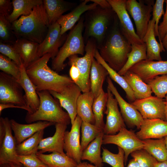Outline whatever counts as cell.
Wrapping results in <instances>:
<instances>
[{
    "instance_id": "ab89813d",
    "label": "cell",
    "mask_w": 167,
    "mask_h": 167,
    "mask_svg": "<svg viewBox=\"0 0 167 167\" xmlns=\"http://www.w3.org/2000/svg\"><path fill=\"white\" fill-rule=\"evenodd\" d=\"M146 83L150 87L156 96L163 99L167 94V74L157 76Z\"/></svg>"
},
{
    "instance_id": "cb8c5ba5",
    "label": "cell",
    "mask_w": 167,
    "mask_h": 167,
    "mask_svg": "<svg viewBox=\"0 0 167 167\" xmlns=\"http://www.w3.org/2000/svg\"><path fill=\"white\" fill-rule=\"evenodd\" d=\"M20 68L21 75L18 81L24 91V96L27 104L33 113L38 109L40 99L35 87L28 77L26 71V69L22 61Z\"/></svg>"
},
{
    "instance_id": "d6986e66",
    "label": "cell",
    "mask_w": 167,
    "mask_h": 167,
    "mask_svg": "<svg viewBox=\"0 0 167 167\" xmlns=\"http://www.w3.org/2000/svg\"><path fill=\"white\" fill-rule=\"evenodd\" d=\"M128 71L137 75L146 83L156 76L167 74V61L142 60Z\"/></svg>"
},
{
    "instance_id": "74e56055",
    "label": "cell",
    "mask_w": 167,
    "mask_h": 167,
    "mask_svg": "<svg viewBox=\"0 0 167 167\" xmlns=\"http://www.w3.org/2000/svg\"><path fill=\"white\" fill-rule=\"evenodd\" d=\"M108 97V93L103 90L99 96L94 98L92 105V111L94 115L95 125L103 130L105 126L104 121L105 113Z\"/></svg>"
},
{
    "instance_id": "f546056e",
    "label": "cell",
    "mask_w": 167,
    "mask_h": 167,
    "mask_svg": "<svg viewBox=\"0 0 167 167\" xmlns=\"http://www.w3.org/2000/svg\"><path fill=\"white\" fill-rule=\"evenodd\" d=\"M104 134L103 131L101 132L83 151L82 160L88 161L96 167H103L101 148Z\"/></svg>"
},
{
    "instance_id": "4dcf8cb0",
    "label": "cell",
    "mask_w": 167,
    "mask_h": 167,
    "mask_svg": "<svg viewBox=\"0 0 167 167\" xmlns=\"http://www.w3.org/2000/svg\"><path fill=\"white\" fill-rule=\"evenodd\" d=\"M38 158L48 167H76L78 164L66 154L57 152L45 154L37 152Z\"/></svg>"
},
{
    "instance_id": "2e32d148",
    "label": "cell",
    "mask_w": 167,
    "mask_h": 167,
    "mask_svg": "<svg viewBox=\"0 0 167 167\" xmlns=\"http://www.w3.org/2000/svg\"><path fill=\"white\" fill-rule=\"evenodd\" d=\"M82 120L77 115L70 131H66L64 135V150L66 154L78 164L81 162L82 151L80 140V131Z\"/></svg>"
},
{
    "instance_id": "836d02e7",
    "label": "cell",
    "mask_w": 167,
    "mask_h": 167,
    "mask_svg": "<svg viewBox=\"0 0 167 167\" xmlns=\"http://www.w3.org/2000/svg\"><path fill=\"white\" fill-rule=\"evenodd\" d=\"M147 60V47L145 43L132 44L131 50L128 55L126 63L118 73L123 76L135 65L141 61Z\"/></svg>"
},
{
    "instance_id": "8992f818",
    "label": "cell",
    "mask_w": 167,
    "mask_h": 167,
    "mask_svg": "<svg viewBox=\"0 0 167 167\" xmlns=\"http://www.w3.org/2000/svg\"><path fill=\"white\" fill-rule=\"evenodd\" d=\"M85 21V35L87 37L93 38L99 47L103 42L113 18V11L112 8L105 9L97 6L89 11Z\"/></svg>"
},
{
    "instance_id": "7c38bea8",
    "label": "cell",
    "mask_w": 167,
    "mask_h": 167,
    "mask_svg": "<svg viewBox=\"0 0 167 167\" xmlns=\"http://www.w3.org/2000/svg\"><path fill=\"white\" fill-rule=\"evenodd\" d=\"M131 104L139 111L144 119L165 120V101L163 99L151 96L136 100Z\"/></svg>"
},
{
    "instance_id": "7402d4cb",
    "label": "cell",
    "mask_w": 167,
    "mask_h": 167,
    "mask_svg": "<svg viewBox=\"0 0 167 167\" xmlns=\"http://www.w3.org/2000/svg\"><path fill=\"white\" fill-rule=\"evenodd\" d=\"M10 122L17 144L21 143L37 132L55 125L54 123L44 121H39L26 124H22L13 119L10 120Z\"/></svg>"
},
{
    "instance_id": "603a6c76",
    "label": "cell",
    "mask_w": 167,
    "mask_h": 167,
    "mask_svg": "<svg viewBox=\"0 0 167 167\" xmlns=\"http://www.w3.org/2000/svg\"><path fill=\"white\" fill-rule=\"evenodd\" d=\"M89 0H85L79 4L68 13L62 15L57 20L61 28V33L63 35L68 30L71 29L81 16L86 11L93 10L98 6L95 3L88 4Z\"/></svg>"
},
{
    "instance_id": "1f68e13d",
    "label": "cell",
    "mask_w": 167,
    "mask_h": 167,
    "mask_svg": "<svg viewBox=\"0 0 167 167\" xmlns=\"http://www.w3.org/2000/svg\"><path fill=\"white\" fill-rule=\"evenodd\" d=\"M94 57L98 62L106 69L111 79L119 84L124 91L126 98L130 103L134 102L136 99L133 92L128 83L123 76L119 75L118 72L110 67L103 60L101 57L97 49L95 52Z\"/></svg>"
},
{
    "instance_id": "b9f144b4",
    "label": "cell",
    "mask_w": 167,
    "mask_h": 167,
    "mask_svg": "<svg viewBox=\"0 0 167 167\" xmlns=\"http://www.w3.org/2000/svg\"><path fill=\"white\" fill-rule=\"evenodd\" d=\"M0 69L2 72L10 75L18 81L20 78V66L8 57L0 54Z\"/></svg>"
},
{
    "instance_id": "db71d44e",
    "label": "cell",
    "mask_w": 167,
    "mask_h": 167,
    "mask_svg": "<svg viewBox=\"0 0 167 167\" xmlns=\"http://www.w3.org/2000/svg\"><path fill=\"white\" fill-rule=\"evenodd\" d=\"M5 128L2 119L0 118V143L2 142L5 135Z\"/></svg>"
},
{
    "instance_id": "6125c7cd",
    "label": "cell",
    "mask_w": 167,
    "mask_h": 167,
    "mask_svg": "<svg viewBox=\"0 0 167 167\" xmlns=\"http://www.w3.org/2000/svg\"><path fill=\"white\" fill-rule=\"evenodd\" d=\"M0 165V167H11L9 164H6Z\"/></svg>"
},
{
    "instance_id": "e575fe53",
    "label": "cell",
    "mask_w": 167,
    "mask_h": 167,
    "mask_svg": "<svg viewBox=\"0 0 167 167\" xmlns=\"http://www.w3.org/2000/svg\"><path fill=\"white\" fill-rule=\"evenodd\" d=\"M144 149L158 162L167 160V148L165 138L142 140Z\"/></svg>"
},
{
    "instance_id": "7bdbcfd3",
    "label": "cell",
    "mask_w": 167,
    "mask_h": 167,
    "mask_svg": "<svg viewBox=\"0 0 167 167\" xmlns=\"http://www.w3.org/2000/svg\"><path fill=\"white\" fill-rule=\"evenodd\" d=\"M138 163L140 167H155L158 162L151 154L143 149L136 150L131 154Z\"/></svg>"
},
{
    "instance_id": "d590c367",
    "label": "cell",
    "mask_w": 167,
    "mask_h": 167,
    "mask_svg": "<svg viewBox=\"0 0 167 167\" xmlns=\"http://www.w3.org/2000/svg\"><path fill=\"white\" fill-rule=\"evenodd\" d=\"M12 12L8 18L12 23L23 15H29L36 6L43 3L42 0H13Z\"/></svg>"
},
{
    "instance_id": "ba28073f",
    "label": "cell",
    "mask_w": 167,
    "mask_h": 167,
    "mask_svg": "<svg viewBox=\"0 0 167 167\" xmlns=\"http://www.w3.org/2000/svg\"><path fill=\"white\" fill-rule=\"evenodd\" d=\"M154 1L127 0L126 7L133 18L136 28V33L142 40L147 30L152 16Z\"/></svg>"
},
{
    "instance_id": "7a4b0ae2",
    "label": "cell",
    "mask_w": 167,
    "mask_h": 167,
    "mask_svg": "<svg viewBox=\"0 0 167 167\" xmlns=\"http://www.w3.org/2000/svg\"><path fill=\"white\" fill-rule=\"evenodd\" d=\"M50 25L43 3L36 6L29 15L21 16L11 23V29L16 38L40 44L46 36Z\"/></svg>"
},
{
    "instance_id": "83f0119b",
    "label": "cell",
    "mask_w": 167,
    "mask_h": 167,
    "mask_svg": "<svg viewBox=\"0 0 167 167\" xmlns=\"http://www.w3.org/2000/svg\"><path fill=\"white\" fill-rule=\"evenodd\" d=\"M94 98L91 91L83 92L79 96L77 103V115L82 121L93 124L95 123L92 109Z\"/></svg>"
},
{
    "instance_id": "8d00e7d4",
    "label": "cell",
    "mask_w": 167,
    "mask_h": 167,
    "mask_svg": "<svg viewBox=\"0 0 167 167\" xmlns=\"http://www.w3.org/2000/svg\"><path fill=\"white\" fill-rule=\"evenodd\" d=\"M44 130L35 133L32 136L21 143L17 144L16 151L18 155H28L36 154L38 152V148L39 143L43 139Z\"/></svg>"
},
{
    "instance_id": "f6af8a7d",
    "label": "cell",
    "mask_w": 167,
    "mask_h": 167,
    "mask_svg": "<svg viewBox=\"0 0 167 167\" xmlns=\"http://www.w3.org/2000/svg\"><path fill=\"white\" fill-rule=\"evenodd\" d=\"M17 161L24 167H48L35 154L28 155H18Z\"/></svg>"
},
{
    "instance_id": "816d5d0a",
    "label": "cell",
    "mask_w": 167,
    "mask_h": 167,
    "mask_svg": "<svg viewBox=\"0 0 167 167\" xmlns=\"http://www.w3.org/2000/svg\"><path fill=\"white\" fill-rule=\"evenodd\" d=\"M8 108H17L24 109L28 111L27 113L30 114L33 113L31 108L28 107L21 106L12 103H0V114L5 109Z\"/></svg>"
},
{
    "instance_id": "9f6ffc18",
    "label": "cell",
    "mask_w": 167,
    "mask_h": 167,
    "mask_svg": "<svg viewBox=\"0 0 167 167\" xmlns=\"http://www.w3.org/2000/svg\"><path fill=\"white\" fill-rule=\"evenodd\" d=\"M161 42L162 45L167 53V33L163 38Z\"/></svg>"
},
{
    "instance_id": "44dd1931",
    "label": "cell",
    "mask_w": 167,
    "mask_h": 167,
    "mask_svg": "<svg viewBox=\"0 0 167 167\" xmlns=\"http://www.w3.org/2000/svg\"><path fill=\"white\" fill-rule=\"evenodd\" d=\"M67 126L63 123H56L54 135L52 136L42 139L38 148V152L42 153L46 152L65 153L64 135Z\"/></svg>"
},
{
    "instance_id": "680465c9",
    "label": "cell",
    "mask_w": 167,
    "mask_h": 167,
    "mask_svg": "<svg viewBox=\"0 0 167 167\" xmlns=\"http://www.w3.org/2000/svg\"><path fill=\"white\" fill-rule=\"evenodd\" d=\"M165 120L167 121V94L165 97Z\"/></svg>"
},
{
    "instance_id": "8fae6325",
    "label": "cell",
    "mask_w": 167,
    "mask_h": 167,
    "mask_svg": "<svg viewBox=\"0 0 167 167\" xmlns=\"http://www.w3.org/2000/svg\"><path fill=\"white\" fill-rule=\"evenodd\" d=\"M119 21L121 31L131 44L143 42L137 35L126 7V0H107Z\"/></svg>"
},
{
    "instance_id": "60d3db41",
    "label": "cell",
    "mask_w": 167,
    "mask_h": 167,
    "mask_svg": "<svg viewBox=\"0 0 167 167\" xmlns=\"http://www.w3.org/2000/svg\"><path fill=\"white\" fill-rule=\"evenodd\" d=\"M118 153L114 154L107 149L102 148V158L103 162L109 164L112 167H125L124 152L119 147H118Z\"/></svg>"
},
{
    "instance_id": "ffe728a7",
    "label": "cell",
    "mask_w": 167,
    "mask_h": 167,
    "mask_svg": "<svg viewBox=\"0 0 167 167\" xmlns=\"http://www.w3.org/2000/svg\"><path fill=\"white\" fill-rule=\"evenodd\" d=\"M139 130L136 134L142 140L164 138L167 136V121L143 119Z\"/></svg>"
},
{
    "instance_id": "9a60e30c",
    "label": "cell",
    "mask_w": 167,
    "mask_h": 167,
    "mask_svg": "<svg viewBox=\"0 0 167 167\" xmlns=\"http://www.w3.org/2000/svg\"><path fill=\"white\" fill-rule=\"evenodd\" d=\"M106 81L107 87L117 100L125 122L130 127H136L139 129L143 120L141 114L131 103L126 102L122 97L109 76L107 77Z\"/></svg>"
},
{
    "instance_id": "3957f363",
    "label": "cell",
    "mask_w": 167,
    "mask_h": 167,
    "mask_svg": "<svg viewBox=\"0 0 167 167\" xmlns=\"http://www.w3.org/2000/svg\"><path fill=\"white\" fill-rule=\"evenodd\" d=\"M98 47L103 60L114 70L118 72L126 63L131 49V45L115 25Z\"/></svg>"
},
{
    "instance_id": "4316f807",
    "label": "cell",
    "mask_w": 167,
    "mask_h": 167,
    "mask_svg": "<svg viewBox=\"0 0 167 167\" xmlns=\"http://www.w3.org/2000/svg\"><path fill=\"white\" fill-rule=\"evenodd\" d=\"M109 76L106 69L101 64L93 58L90 75V91L94 98L97 97L103 90V85Z\"/></svg>"
},
{
    "instance_id": "e0dca14e",
    "label": "cell",
    "mask_w": 167,
    "mask_h": 167,
    "mask_svg": "<svg viewBox=\"0 0 167 167\" xmlns=\"http://www.w3.org/2000/svg\"><path fill=\"white\" fill-rule=\"evenodd\" d=\"M66 37L65 34L63 35L61 34L60 26L57 21L50 25L45 38L39 44L37 53L38 58L50 54L53 59L57 54L59 48Z\"/></svg>"
},
{
    "instance_id": "9c48e42d",
    "label": "cell",
    "mask_w": 167,
    "mask_h": 167,
    "mask_svg": "<svg viewBox=\"0 0 167 167\" xmlns=\"http://www.w3.org/2000/svg\"><path fill=\"white\" fill-rule=\"evenodd\" d=\"M109 144L116 145L124 150L125 165L130 154L136 150L143 149L144 146L143 141L138 138L135 132L126 127L121 129L116 134H104L102 144Z\"/></svg>"
},
{
    "instance_id": "7dc6e473",
    "label": "cell",
    "mask_w": 167,
    "mask_h": 167,
    "mask_svg": "<svg viewBox=\"0 0 167 167\" xmlns=\"http://www.w3.org/2000/svg\"><path fill=\"white\" fill-rule=\"evenodd\" d=\"M0 52L1 54L8 57L20 66L22 61L21 58L12 45L4 43L1 41Z\"/></svg>"
},
{
    "instance_id": "277c9868",
    "label": "cell",
    "mask_w": 167,
    "mask_h": 167,
    "mask_svg": "<svg viewBox=\"0 0 167 167\" xmlns=\"http://www.w3.org/2000/svg\"><path fill=\"white\" fill-rule=\"evenodd\" d=\"M40 99L38 109L32 113H27L25 118L28 123L39 121H44L68 125L71 119L67 112L62 109L58 101L54 98L49 91L37 92Z\"/></svg>"
},
{
    "instance_id": "f35d334b",
    "label": "cell",
    "mask_w": 167,
    "mask_h": 167,
    "mask_svg": "<svg viewBox=\"0 0 167 167\" xmlns=\"http://www.w3.org/2000/svg\"><path fill=\"white\" fill-rule=\"evenodd\" d=\"M81 148L82 152L89 144L103 130L95 124L82 121L81 127Z\"/></svg>"
},
{
    "instance_id": "d4e9b609",
    "label": "cell",
    "mask_w": 167,
    "mask_h": 167,
    "mask_svg": "<svg viewBox=\"0 0 167 167\" xmlns=\"http://www.w3.org/2000/svg\"><path fill=\"white\" fill-rule=\"evenodd\" d=\"M39 44L25 39L16 38L12 46L17 52L26 69L38 58Z\"/></svg>"
},
{
    "instance_id": "d6a6232c",
    "label": "cell",
    "mask_w": 167,
    "mask_h": 167,
    "mask_svg": "<svg viewBox=\"0 0 167 167\" xmlns=\"http://www.w3.org/2000/svg\"><path fill=\"white\" fill-rule=\"evenodd\" d=\"M43 4L50 25L56 22L64 13L71 9L73 4L62 0H44Z\"/></svg>"
},
{
    "instance_id": "681fc988",
    "label": "cell",
    "mask_w": 167,
    "mask_h": 167,
    "mask_svg": "<svg viewBox=\"0 0 167 167\" xmlns=\"http://www.w3.org/2000/svg\"><path fill=\"white\" fill-rule=\"evenodd\" d=\"M13 10L12 2L10 0H0V15L8 18Z\"/></svg>"
},
{
    "instance_id": "c3c4849f",
    "label": "cell",
    "mask_w": 167,
    "mask_h": 167,
    "mask_svg": "<svg viewBox=\"0 0 167 167\" xmlns=\"http://www.w3.org/2000/svg\"><path fill=\"white\" fill-rule=\"evenodd\" d=\"M166 4V9L163 20L158 26L159 40L160 43L162 45V41L167 33V0H165Z\"/></svg>"
},
{
    "instance_id": "f907efd6",
    "label": "cell",
    "mask_w": 167,
    "mask_h": 167,
    "mask_svg": "<svg viewBox=\"0 0 167 167\" xmlns=\"http://www.w3.org/2000/svg\"><path fill=\"white\" fill-rule=\"evenodd\" d=\"M69 70L70 77L72 80L77 85L79 82L80 75L77 67L74 65L70 66Z\"/></svg>"
},
{
    "instance_id": "6da1fadb",
    "label": "cell",
    "mask_w": 167,
    "mask_h": 167,
    "mask_svg": "<svg viewBox=\"0 0 167 167\" xmlns=\"http://www.w3.org/2000/svg\"><path fill=\"white\" fill-rule=\"evenodd\" d=\"M52 55L47 54L31 63L26 68L27 73L35 85L37 92L44 90L61 92L74 83L67 75H60L48 65Z\"/></svg>"
},
{
    "instance_id": "be15d7a7",
    "label": "cell",
    "mask_w": 167,
    "mask_h": 167,
    "mask_svg": "<svg viewBox=\"0 0 167 167\" xmlns=\"http://www.w3.org/2000/svg\"><path fill=\"white\" fill-rule=\"evenodd\" d=\"M87 167H96L93 165L88 163Z\"/></svg>"
},
{
    "instance_id": "484cf974",
    "label": "cell",
    "mask_w": 167,
    "mask_h": 167,
    "mask_svg": "<svg viewBox=\"0 0 167 167\" xmlns=\"http://www.w3.org/2000/svg\"><path fill=\"white\" fill-rule=\"evenodd\" d=\"M155 23L153 19L150 20L146 32L142 40L146 45L147 60L160 61L162 60L161 52L165 51V50L156 38Z\"/></svg>"
},
{
    "instance_id": "30bf717a",
    "label": "cell",
    "mask_w": 167,
    "mask_h": 167,
    "mask_svg": "<svg viewBox=\"0 0 167 167\" xmlns=\"http://www.w3.org/2000/svg\"><path fill=\"white\" fill-rule=\"evenodd\" d=\"M23 90L17 80L10 75L0 72V103H12L30 108L24 99Z\"/></svg>"
},
{
    "instance_id": "11a10c76",
    "label": "cell",
    "mask_w": 167,
    "mask_h": 167,
    "mask_svg": "<svg viewBox=\"0 0 167 167\" xmlns=\"http://www.w3.org/2000/svg\"><path fill=\"white\" fill-rule=\"evenodd\" d=\"M127 167H140L137 161L134 158L130 160Z\"/></svg>"
},
{
    "instance_id": "5b68a950",
    "label": "cell",
    "mask_w": 167,
    "mask_h": 167,
    "mask_svg": "<svg viewBox=\"0 0 167 167\" xmlns=\"http://www.w3.org/2000/svg\"><path fill=\"white\" fill-rule=\"evenodd\" d=\"M84 21L82 17L71 29L64 44L52 59V68L56 72H60L64 69L66 66L65 61L71 56L78 54L84 55L85 46L82 34Z\"/></svg>"
},
{
    "instance_id": "e7e4bbea",
    "label": "cell",
    "mask_w": 167,
    "mask_h": 167,
    "mask_svg": "<svg viewBox=\"0 0 167 167\" xmlns=\"http://www.w3.org/2000/svg\"><path fill=\"white\" fill-rule=\"evenodd\" d=\"M166 146L167 148V136L165 137Z\"/></svg>"
},
{
    "instance_id": "bcb514c9",
    "label": "cell",
    "mask_w": 167,
    "mask_h": 167,
    "mask_svg": "<svg viewBox=\"0 0 167 167\" xmlns=\"http://www.w3.org/2000/svg\"><path fill=\"white\" fill-rule=\"evenodd\" d=\"M164 0H156L153 6L152 11V19L155 21L154 32L156 36L159 37L158 26L160 19L162 16L164 15Z\"/></svg>"
},
{
    "instance_id": "91938a15",
    "label": "cell",
    "mask_w": 167,
    "mask_h": 167,
    "mask_svg": "<svg viewBox=\"0 0 167 167\" xmlns=\"http://www.w3.org/2000/svg\"><path fill=\"white\" fill-rule=\"evenodd\" d=\"M87 162H81L78 164L76 167H87Z\"/></svg>"
},
{
    "instance_id": "6f0895ef",
    "label": "cell",
    "mask_w": 167,
    "mask_h": 167,
    "mask_svg": "<svg viewBox=\"0 0 167 167\" xmlns=\"http://www.w3.org/2000/svg\"><path fill=\"white\" fill-rule=\"evenodd\" d=\"M155 167H167V160L162 162H158Z\"/></svg>"
},
{
    "instance_id": "f5cc1de1",
    "label": "cell",
    "mask_w": 167,
    "mask_h": 167,
    "mask_svg": "<svg viewBox=\"0 0 167 167\" xmlns=\"http://www.w3.org/2000/svg\"><path fill=\"white\" fill-rule=\"evenodd\" d=\"M89 1H90L93 2V3H96L98 6L103 8L108 9L112 8L107 0H91Z\"/></svg>"
},
{
    "instance_id": "52a82bcc",
    "label": "cell",
    "mask_w": 167,
    "mask_h": 167,
    "mask_svg": "<svg viewBox=\"0 0 167 167\" xmlns=\"http://www.w3.org/2000/svg\"><path fill=\"white\" fill-rule=\"evenodd\" d=\"M96 40L93 38H89L85 47V54L83 57H79L77 54L68 58V64L74 65L79 71L80 77L77 85L83 92L90 91V75L92 59L97 49Z\"/></svg>"
},
{
    "instance_id": "ac0fdd59",
    "label": "cell",
    "mask_w": 167,
    "mask_h": 167,
    "mask_svg": "<svg viewBox=\"0 0 167 167\" xmlns=\"http://www.w3.org/2000/svg\"><path fill=\"white\" fill-rule=\"evenodd\" d=\"M0 118L4 125L5 134L0 143V165L14 164L21 165L17 160L18 155L16 151L17 144L12 134L10 120L7 117Z\"/></svg>"
},
{
    "instance_id": "ee69618b",
    "label": "cell",
    "mask_w": 167,
    "mask_h": 167,
    "mask_svg": "<svg viewBox=\"0 0 167 167\" xmlns=\"http://www.w3.org/2000/svg\"><path fill=\"white\" fill-rule=\"evenodd\" d=\"M13 34L11 23L8 18L0 15V37L2 41L4 43L11 42Z\"/></svg>"
},
{
    "instance_id": "94428289",
    "label": "cell",
    "mask_w": 167,
    "mask_h": 167,
    "mask_svg": "<svg viewBox=\"0 0 167 167\" xmlns=\"http://www.w3.org/2000/svg\"><path fill=\"white\" fill-rule=\"evenodd\" d=\"M11 167H24L22 165H19L14 164H9Z\"/></svg>"
},
{
    "instance_id": "f1b7e54d",
    "label": "cell",
    "mask_w": 167,
    "mask_h": 167,
    "mask_svg": "<svg viewBox=\"0 0 167 167\" xmlns=\"http://www.w3.org/2000/svg\"><path fill=\"white\" fill-rule=\"evenodd\" d=\"M123 76L132 90L136 100L152 96V92L150 87L137 75L128 71Z\"/></svg>"
},
{
    "instance_id": "4fadbf2b",
    "label": "cell",
    "mask_w": 167,
    "mask_h": 167,
    "mask_svg": "<svg viewBox=\"0 0 167 167\" xmlns=\"http://www.w3.org/2000/svg\"><path fill=\"white\" fill-rule=\"evenodd\" d=\"M49 92L58 101L61 106L67 111L72 125L77 115V101L82 92L80 88L73 83L66 87L60 92L53 91Z\"/></svg>"
},
{
    "instance_id": "5bb4252c",
    "label": "cell",
    "mask_w": 167,
    "mask_h": 167,
    "mask_svg": "<svg viewBox=\"0 0 167 167\" xmlns=\"http://www.w3.org/2000/svg\"><path fill=\"white\" fill-rule=\"evenodd\" d=\"M107 90L108 97L104 113L106 115V120L103 131L104 134L113 135L126 127V125L119 110L117 100L107 87Z\"/></svg>"
}]
</instances>
